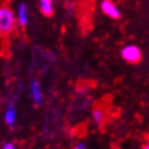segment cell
<instances>
[{
	"label": "cell",
	"mask_w": 149,
	"mask_h": 149,
	"mask_svg": "<svg viewBox=\"0 0 149 149\" xmlns=\"http://www.w3.org/2000/svg\"><path fill=\"white\" fill-rule=\"evenodd\" d=\"M121 57L124 61H126L128 63H132V65H136L141 61V51L140 48L135 46V44H128V46L123 47L121 49Z\"/></svg>",
	"instance_id": "7a4b0ae2"
},
{
	"label": "cell",
	"mask_w": 149,
	"mask_h": 149,
	"mask_svg": "<svg viewBox=\"0 0 149 149\" xmlns=\"http://www.w3.org/2000/svg\"><path fill=\"white\" fill-rule=\"evenodd\" d=\"M100 8H101V12L111 19H119L120 18V10L113 0H102Z\"/></svg>",
	"instance_id": "3957f363"
},
{
	"label": "cell",
	"mask_w": 149,
	"mask_h": 149,
	"mask_svg": "<svg viewBox=\"0 0 149 149\" xmlns=\"http://www.w3.org/2000/svg\"><path fill=\"white\" fill-rule=\"evenodd\" d=\"M92 120L97 125H101L105 121V113H104V110L100 109V107H96V109L92 110Z\"/></svg>",
	"instance_id": "ba28073f"
},
{
	"label": "cell",
	"mask_w": 149,
	"mask_h": 149,
	"mask_svg": "<svg viewBox=\"0 0 149 149\" xmlns=\"http://www.w3.org/2000/svg\"><path fill=\"white\" fill-rule=\"evenodd\" d=\"M3 149H15V147H14L13 143H5L4 147H3Z\"/></svg>",
	"instance_id": "9c48e42d"
},
{
	"label": "cell",
	"mask_w": 149,
	"mask_h": 149,
	"mask_svg": "<svg viewBox=\"0 0 149 149\" xmlns=\"http://www.w3.org/2000/svg\"><path fill=\"white\" fill-rule=\"evenodd\" d=\"M39 9L43 15L52 17V14H53V1L52 0H39Z\"/></svg>",
	"instance_id": "8992f818"
},
{
	"label": "cell",
	"mask_w": 149,
	"mask_h": 149,
	"mask_svg": "<svg viewBox=\"0 0 149 149\" xmlns=\"http://www.w3.org/2000/svg\"><path fill=\"white\" fill-rule=\"evenodd\" d=\"M17 25L15 14L9 6L0 5V36L10 34Z\"/></svg>",
	"instance_id": "6da1fadb"
},
{
	"label": "cell",
	"mask_w": 149,
	"mask_h": 149,
	"mask_svg": "<svg viewBox=\"0 0 149 149\" xmlns=\"http://www.w3.org/2000/svg\"><path fill=\"white\" fill-rule=\"evenodd\" d=\"M15 19H17V23L22 25V27H25V25L28 24V6L27 4H24V3H22L19 5V8H18V12H17V15H15Z\"/></svg>",
	"instance_id": "277c9868"
},
{
	"label": "cell",
	"mask_w": 149,
	"mask_h": 149,
	"mask_svg": "<svg viewBox=\"0 0 149 149\" xmlns=\"http://www.w3.org/2000/svg\"><path fill=\"white\" fill-rule=\"evenodd\" d=\"M141 149H149V145H148V144H147V145H144V147L141 148Z\"/></svg>",
	"instance_id": "8fae6325"
},
{
	"label": "cell",
	"mask_w": 149,
	"mask_h": 149,
	"mask_svg": "<svg viewBox=\"0 0 149 149\" xmlns=\"http://www.w3.org/2000/svg\"><path fill=\"white\" fill-rule=\"evenodd\" d=\"M31 96L33 99V101L36 104H42L43 101V92H42V87L38 81H32L31 84Z\"/></svg>",
	"instance_id": "5b68a950"
},
{
	"label": "cell",
	"mask_w": 149,
	"mask_h": 149,
	"mask_svg": "<svg viewBox=\"0 0 149 149\" xmlns=\"http://www.w3.org/2000/svg\"><path fill=\"white\" fill-rule=\"evenodd\" d=\"M15 120H17V111H15L14 107H9V109L5 111V114H4L5 124L9 125V126H13L14 124H15Z\"/></svg>",
	"instance_id": "52a82bcc"
},
{
	"label": "cell",
	"mask_w": 149,
	"mask_h": 149,
	"mask_svg": "<svg viewBox=\"0 0 149 149\" xmlns=\"http://www.w3.org/2000/svg\"><path fill=\"white\" fill-rule=\"evenodd\" d=\"M73 149H86V145H85L84 143H79V144L74 145Z\"/></svg>",
	"instance_id": "30bf717a"
}]
</instances>
